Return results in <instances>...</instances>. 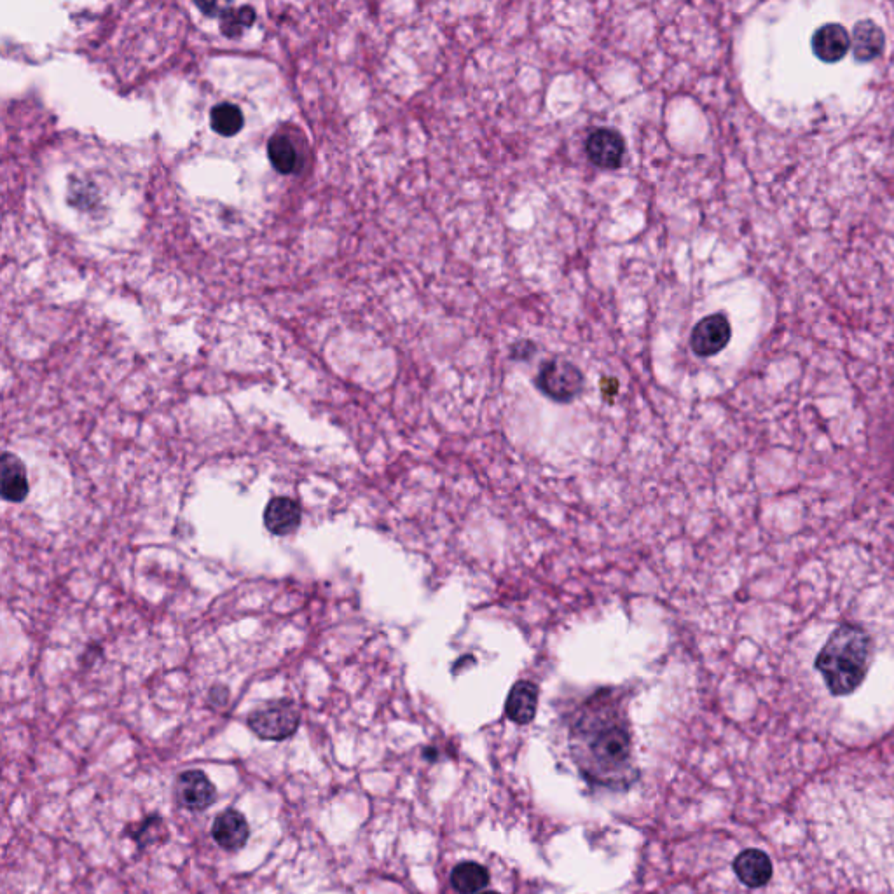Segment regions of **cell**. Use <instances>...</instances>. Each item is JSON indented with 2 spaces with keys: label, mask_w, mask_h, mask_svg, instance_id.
Listing matches in <instances>:
<instances>
[{
  "label": "cell",
  "mask_w": 894,
  "mask_h": 894,
  "mask_svg": "<svg viewBox=\"0 0 894 894\" xmlns=\"http://www.w3.org/2000/svg\"><path fill=\"white\" fill-rule=\"evenodd\" d=\"M571 750L587 778L620 786L633 779V741L619 701L599 692L585 702L571 727Z\"/></svg>",
  "instance_id": "6da1fadb"
},
{
  "label": "cell",
  "mask_w": 894,
  "mask_h": 894,
  "mask_svg": "<svg viewBox=\"0 0 894 894\" xmlns=\"http://www.w3.org/2000/svg\"><path fill=\"white\" fill-rule=\"evenodd\" d=\"M874 657V640L865 627L840 624L816 657V669L833 695H849L867 678Z\"/></svg>",
  "instance_id": "7a4b0ae2"
},
{
  "label": "cell",
  "mask_w": 894,
  "mask_h": 894,
  "mask_svg": "<svg viewBox=\"0 0 894 894\" xmlns=\"http://www.w3.org/2000/svg\"><path fill=\"white\" fill-rule=\"evenodd\" d=\"M301 713L294 701L280 699L268 702L248 716V727L264 741H285L296 734Z\"/></svg>",
  "instance_id": "3957f363"
},
{
  "label": "cell",
  "mask_w": 894,
  "mask_h": 894,
  "mask_svg": "<svg viewBox=\"0 0 894 894\" xmlns=\"http://www.w3.org/2000/svg\"><path fill=\"white\" fill-rule=\"evenodd\" d=\"M584 374L577 365L554 358L540 367L537 388L556 402H571L584 390Z\"/></svg>",
  "instance_id": "277c9868"
},
{
  "label": "cell",
  "mask_w": 894,
  "mask_h": 894,
  "mask_svg": "<svg viewBox=\"0 0 894 894\" xmlns=\"http://www.w3.org/2000/svg\"><path fill=\"white\" fill-rule=\"evenodd\" d=\"M585 152L592 165L601 170H617L624 159L626 142L619 131L599 128L587 138Z\"/></svg>",
  "instance_id": "5b68a950"
},
{
  "label": "cell",
  "mask_w": 894,
  "mask_h": 894,
  "mask_svg": "<svg viewBox=\"0 0 894 894\" xmlns=\"http://www.w3.org/2000/svg\"><path fill=\"white\" fill-rule=\"evenodd\" d=\"M730 336L732 329L729 320L716 313L702 318L701 322L695 325L690 336V346L699 357H713L729 344Z\"/></svg>",
  "instance_id": "8992f818"
},
{
  "label": "cell",
  "mask_w": 894,
  "mask_h": 894,
  "mask_svg": "<svg viewBox=\"0 0 894 894\" xmlns=\"http://www.w3.org/2000/svg\"><path fill=\"white\" fill-rule=\"evenodd\" d=\"M177 797L189 811L201 812L214 804L217 791L205 772L186 771L180 774Z\"/></svg>",
  "instance_id": "52a82bcc"
},
{
  "label": "cell",
  "mask_w": 894,
  "mask_h": 894,
  "mask_svg": "<svg viewBox=\"0 0 894 894\" xmlns=\"http://www.w3.org/2000/svg\"><path fill=\"white\" fill-rule=\"evenodd\" d=\"M301 519V505L287 496H276L264 510V526L276 537H289L296 533L301 526Z\"/></svg>",
  "instance_id": "ba28073f"
},
{
  "label": "cell",
  "mask_w": 894,
  "mask_h": 894,
  "mask_svg": "<svg viewBox=\"0 0 894 894\" xmlns=\"http://www.w3.org/2000/svg\"><path fill=\"white\" fill-rule=\"evenodd\" d=\"M812 53L825 63H837L849 53L851 49V35L846 28L837 23H828L819 27L811 41Z\"/></svg>",
  "instance_id": "9c48e42d"
},
{
  "label": "cell",
  "mask_w": 894,
  "mask_h": 894,
  "mask_svg": "<svg viewBox=\"0 0 894 894\" xmlns=\"http://www.w3.org/2000/svg\"><path fill=\"white\" fill-rule=\"evenodd\" d=\"M30 491L28 484L27 468L16 454H2L0 460V493L6 502L20 503L25 500Z\"/></svg>",
  "instance_id": "30bf717a"
},
{
  "label": "cell",
  "mask_w": 894,
  "mask_h": 894,
  "mask_svg": "<svg viewBox=\"0 0 894 894\" xmlns=\"http://www.w3.org/2000/svg\"><path fill=\"white\" fill-rule=\"evenodd\" d=\"M250 828L247 819L236 809H227L215 818L212 837L226 851H238L247 844Z\"/></svg>",
  "instance_id": "8fae6325"
},
{
  "label": "cell",
  "mask_w": 894,
  "mask_h": 894,
  "mask_svg": "<svg viewBox=\"0 0 894 894\" xmlns=\"http://www.w3.org/2000/svg\"><path fill=\"white\" fill-rule=\"evenodd\" d=\"M886 35L875 21L861 20L854 25L851 48L858 62H872L884 53Z\"/></svg>",
  "instance_id": "7c38bea8"
},
{
  "label": "cell",
  "mask_w": 894,
  "mask_h": 894,
  "mask_svg": "<svg viewBox=\"0 0 894 894\" xmlns=\"http://www.w3.org/2000/svg\"><path fill=\"white\" fill-rule=\"evenodd\" d=\"M734 872L748 888H764L771 881L772 863L762 851L746 849L734 861Z\"/></svg>",
  "instance_id": "4fadbf2b"
},
{
  "label": "cell",
  "mask_w": 894,
  "mask_h": 894,
  "mask_svg": "<svg viewBox=\"0 0 894 894\" xmlns=\"http://www.w3.org/2000/svg\"><path fill=\"white\" fill-rule=\"evenodd\" d=\"M538 709V688L531 681H517L516 685L510 690L507 702H505V713L510 720L519 725L533 722V718L537 715Z\"/></svg>",
  "instance_id": "5bb4252c"
},
{
  "label": "cell",
  "mask_w": 894,
  "mask_h": 894,
  "mask_svg": "<svg viewBox=\"0 0 894 894\" xmlns=\"http://www.w3.org/2000/svg\"><path fill=\"white\" fill-rule=\"evenodd\" d=\"M488 884V868L475 861H463L451 872V886L460 894L481 893Z\"/></svg>",
  "instance_id": "9a60e30c"
},
{
  "label": "cell",
  "mask_w": 894,
  "mask_h": 894,
  "mask_svg": "<svg viewBox=\"0 0 894 894\" xmlns=\"http://www.w3.org/2000/svg\"><path fill=\"white\" fill-rule=\"evenodd\" d=\"M210 123L222 137H234L243 128L245 117L240 107L233 104H219L210 112Z\"/></svg>",
  "instance_id": "2e32d148"
},
{
  "label": "cell",
  "mask_w": 894,
  "mask_h": 894,
  "mask_svg": "<svg viewBox=\"0 0 894 894\" xmlns=\"http://www.w3.org/2000/svg\"><path fill=\"white\" fill-rule=\"evenodd\" d=\"M269 161L275 166L276 172L282 175H289L294 172L297 166L296 147L292 145L289 138L283 135H275L271 137L268 144Z\"/></svg>",
  "instance_id": "e0dca14e"
},
{
  "label": "cell",
  "mask_w": 894,
  "mask_h": 894,
  "mask_svg": "<svg viewBox=\"0 0 894 894\" xmlns=\"http://www.w3.org/2000/svg\"><path fill=\"white\" fill-rule=\"evenodd\" d=\"M128 835L137 842V846L140 849H144V847L152 846L156 842H163V840H166L168 833H166L163 819L159 818V816H149L142 823H138L137 826L128 828Z\"/></svg>",
  "instance_id": "ac0fdd59"
},
{
  "label": "cell",
  "mask_w": 894,
  "mask_h": 894,
  "mask_svg": "<svg viewBox=\"0 0 894 894\" xmlns=\"http://www.w3.org/2000/svg\"><path fill=\"white\" fill-rule=\"evenodd\" d=\"M222 16V34L236 39L247 27H252L255 21V11L252 7L243 6L233 11H224Z\"/></svg>",
  "instance_id": "d6986e66"
},
{
  "label": "cell",
  "mask_w": 894,
  "mask_h": 894,
  "mask_svg": "<svg viewBox=\"0 0 894 894\" xmlns=\"http://www.w3.org/2000/svg\"><path fill=\"white\" fill-rule=\"evenodd\" d=\"M482 894H500V893H495V891H488V893H482Z\"/></svg>",
  "instance_id": "ffe728a7"
}]
</instances>
